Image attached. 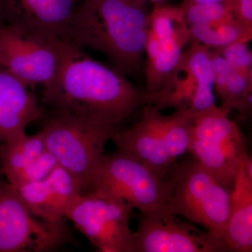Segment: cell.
Instances as JSON below:
<instances>
[{"instance_id":"cell-1","label":"cell","mask_w":252,"mask_h":252,"mask_svg":"<svg viewBox=\"0 0 252 252\" xmlns=\"http://www.w3.org/2000/svg\"><path fill=\"white\" fill-rule=\"evenodd\" d=\"M58 45L59 70L44 86L41 99L49 111L118 126L137 109L158 102V94L137 87L84 49L63 39L58 41Z\"/></svg>"},{"instance_id":"cell-2","label":"cell","mask_w":252,"mask_h":252,"mask_svg":"<svg viewBox=\"0 0 252 252\" xmlns=\"http://www.w3.org/2000/svg\"><path fill=\"white\" fill-rule=\"evenodd\" d=\"M145 4L135 0H81L64 41L104 54L124 75L142 67L150 31Z\"/></svg>"},{"instance_id":"cell-3","label":"cell","mask_w":252,"mask_h":252,"mask_svg":"<svg viewBox=\"0 0 252 252\" xmlns=\"http://www.w3.org/2000/svg\"><path fill=\"white\" fill-rule=\"evenodd\" d=\"M41 122L46 148L60 166L77 181L83 192L88 191L106 144L112 140L118 126L46 110Z\"/></svg>"},{"instance_id":"cell-4","label":"cell","mask_w":252,"mask_h":252,"mask_svg":"<svg viewBox=\"0 0 252 252\" xmlns=\"http://www.w3.org/2000/svg\"><path fill=\"white\" fill-rule=\"evenodd\" d=\"M167 182V210L223 238L229 215L228 189L197 161L177 167Z\"/></svg>"},{"instance_id":"cell-5","label":"cell","mask_w":252,"mask_h":252,"mask_svg":"<svg viewBox=\"0 0 252 252\" xmlns=\"http://www.w3.org/2000/svg\"><path fill=\"white\" fill-rule=\"evenodd\" d=\"M230 111L215 105L194 117L189 152L228 189L250 155L240 127L228 117Z\"/></svg>"},{"instance_id":"cell-6","label":"cell","mask_w":252,"mask_h":252,"mask_svg":"<svg viewBox=\"0 0 252 252\" xmlns=\"http://www.w3.org/2000/svg\"><path fill=\"white\" fill-rule=\"evenodd\" d=\"M110 195L140 213L167 210L169 186L130 154L117 149L104 154L89 190Z\"/></svg>"},{"instance_id":"cell-7","label":"cell","mask_w":252,"mask_h":252,"mask_svg":"<svg viewBox=\"0 0 252 252\" xmlns=\"http://www.w3.org/2000/svg\"><path fill=\"white\" fill-rule=\"evenodd\" d=\"M18 190L0 178V252L52 251L73 240L64 221L36 220Z\"/></svg>"},{"instance_id":"cell-8","label":"cell","mask_w":252,"mask_h":252,"mask_svg":"<svg viewBox=\"0 0 252 252\" xmlns=\"http://www.w3.org/2000/svg\"><path fill=\"white\" fill-rule=\"evenodd\" d=\"M134 209L106 194L89 190L66 214L76 228L102 252H132L134 232L130 228Z\"/></svg>"},{"instance_id":"cell-9","label":"cell","mask_w":252,"mask_h":252,"mask_svg":"<svg viewBox=\"0 0 252 252\" xmlns=\"http://www.w3.org/2000/svg\"><path fill=\"white\" fill-rule=\"evenodd\" d=\"M58 39L25 28L0 25V67L30 86H46L59 70Z\"/></svg>"},{"instance_id":"cell-10","label":"cell","mask_w":252,"mask_h":252,"mask_svg":"<svg viewBox=\"0 0 252 252\" xmlns=\"http://www.w3.org/2000/svg\"><path fill=\"white\" fill-rule=\"evenodd\" d=\"M132 252H230L224 240L167 210L140 213Z\"/></svg>"},{"instance_id":"cell-11","label":"cell","mask_w":252,"mask_h":252,"mask_svg":"<svg viewBox=\"0 0 252 252\" xmlns=\"http://www.w3.org/2000/svg\"><path fill=\"white\" fill-rule=\"evenodd\" d=\"M81 0H0V25L27 29L51 39H65Z\"/></svg>"},{"instance_id":"cell-12","label":"cell","mask_w":252,"mask_h":252,"mask_svg":"<svg viewBox=\"0 0 252 252\" xmlns=\"http://www.w3.org/2000/svg\"><path fill=\"white\" fill-rule=\"evenodd\" d=\"M16 189L34 217L51 223L64 221L84 193L77 181L59 165L44 180Z\"/></svg>"},{"instance_id":"cell-13","label":"cell","mask_w":252,"mask_h":252,"mask_svg":"<svg viewBox=\"0 0 252 252\" xmlns=\"http://www.w3.org/2000/svg\"><path fill=\"white\" fill-rule=\"evenodd\" d=\"M138 122L124 130L118 129L112 140L117 149L130 154L163 180L173 162L162 140L158 116L160 111L152 104L144 106Z\"/></svg>"},{"instance_id":"cell-14","label":"cell","mask_w":252,"mask_h":252,"mask_svg":"<svg viewBox=\"0 0 252 252\" xmlns=\"http://www.w3.org/2000/svg\"><path fill=\"white\" fill-rule=\"evenodd\" d=\"M177 68L185 73L182 79L172 74V84L178 98L193 114L204 112L216 104L215 76L212 65L210 49L192 42L182 54Z\"/></svg>"},{"instance_id":"cell-15","label":"cell","mask_w":252,"mask_h":252,"mask_svg":"<svg viewBox=\"0 0 252 252\" xmlns=\"http://www.w3.org/2000/svg\"><path fill=\"white\" fill-rule=\"evenodd\" d=\"M30 89L0 67V145L26 135L30 124L44 118L45 109Z\"/></svg>"},{"instance_id":"cell-16","label":"cell","mask_w":252,"mask_h":252,"mask_svg":"<svg viewBox=\"0 0 252 252\" xmlns=\"http://www.w3.org/2000/svg\"><path fill=\"white\" fill-rule=\"evenodd\" d=\"M190 41L189 26L171 34L156 36L149 31L147 54V90L157 94L166 84L182 57L184 46Z\"/></svg>"},{"instance_id":"cell-17","label":"cell","mask_w":252,"mask_h":252,"mask_svg":"<svg viewBox=\"0 0 252 252\" xmlns=\"http://www.w3.org/2000/svg\"><path fill=\"white\" fill-rule=\"evenodd\" d=\"M245 161L230 193L229 215L223 237L230 252L252 251V175L247 171Z\"/></svg>"},{"instance_id":"cell-18","label":"cell","mask_w":252,"mask_h":252,"mask_svg":"<svg viewBox=\"0 0 252 252\" xmlns=\"http://www.w3.org/2000/svg\"><path fill=\"white\" fill-rule=\"evenodd\" d=\"M212 68L215 76V90L222 106L230 112L240 113L245 120L252 112V80L230 67L224 58L215 49H210Z\"/></svg>"},{"instance_id":"cell-19","label":"cell","mask_w":252,"mask_h":252,"mask_svg":"<svg viewBox=\"0 0 252 252\" xmlns=\"http://www.w3.org/2000/svg\"><path fill=\"white\" fill-rule=\"evenodd\" d=\"M45 152L39 137L24 135L0 145V168L6 182L15 189L23 185L33 162Z\"/></svg>"},{"instance_id":"cell-20","label":"cell","mask_w":252,"mask_h":252,"mask_svg":"<svg viewBox=\"0 0 252 252\" xmlns=\"http://www.w3.org/2000/svg\"><path fill=\"white\" fill-rule=\"evenodd\" d=\"M194 117L189 109H179L170 115L159 114L162 140L172 162L189 152L193 132Z\"/></svg>"},{"instance_id":"cell-21","label":"cell","mask_w":252,"mask_h":252,"mask_svg":"<svg viewBox=\"0 0 252 252\" xmlns=\"http://www.w3.org/2000/svg\"><path fill=\"white\" fill-rule=\"evenodd\" d=\"M189 27L190 41L210 49H219L235 43L249 42L252 39V28L245 27L234 18Z\"/></svg>"},{"instance_id":"cell-22","label":"cell","mask_w":252,"mask_h":252,"mask_svg":"<svg viewBox=\"0 0 252 252\" xmlns=\"http://www.w3.org/2000/svg\"><path fill=\"white\" fill-rule=\"evenodd\" d=\"M183 11L186 23L189 26L210 24L234 18L223 1L197 3L187 6Z\"/></svg>"},{"instance_id":"cell-23","label":"cell","mask_w":252,"mask_h":252,"mask_svg":"<svg viewBox=\"0 0 252 252\" xmlns=\"http://www.w3.org/2000/svg\"><path fill=\"white\" fill-rule=\"evenodd\" d=\"M248 43H235L215 49L224 58L230 67L252 80V54Z\"/></svg>"},{"instance_id":"cell-24","label":"cell","mask_w":252,"mask_h":252,"mask_svg":"<svg viewBox=\"0 0 252 252\" xmlns=\"http://www.w3.org/2000/svg\"><path fill=\"white\" fill-rule=\"evenodd\" d=\"M223 2L238 23L252 28V0H225Z\"/></svg>"},{"instance_id":"cell-25","label":"cell","mask_w":252,"mask_h":252,"mask_svg":"<svg viewBox=\"0 0 252 252\" xmlns=\"http://www.w3.org/2000/svg\"><path fill=\"white\" fill-rule=\"evenodd\" d=\"M225 1V0H183L182 6L180 7L181 9L184 10L187 6L193 4H197V3L221 2V1Z\"/></svg>"},{"instance_id":"cell-26","label":"cell","mask_w":252,"mask_h":252,"mask_svg":"<svg viewBox=\"0 0 252 252\" xmlns=\"http://www.w3.org/2000/svg\"><path fill=\"white\" fill-rule=\"evenodd\" d=\"M135 1H139V2L143 3L146 4L147 1H150V2L156 3V4H158V3L162 2V1H165V0H135Z\"/></svg>"},{"instance_id":"cell-27","label":"cell","mask_w":252,"mask_h":252,"mask_svg":"<svg viewBox=\"0 0 252 252\" xmlns=\"http://www.w3.org/2000/svg\"><path fill=\"white\" fill-rule=\"evenodd\" d=\"M0 174H1V168H0Z\"/></svg>"}]
</instances>
